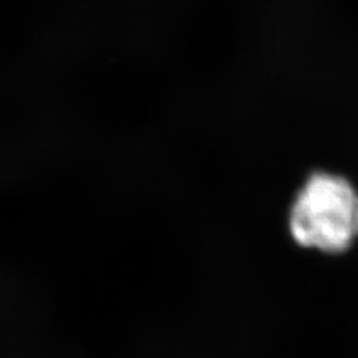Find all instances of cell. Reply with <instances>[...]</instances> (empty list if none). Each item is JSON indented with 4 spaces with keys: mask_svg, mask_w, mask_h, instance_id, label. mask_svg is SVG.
Listing matches in <instances>:
<instances>
[{
    "mask_svg": "<svg viewBox=\"0 0 358 358\" xmlns=\"http://www.w3.org/2000/svg\"><path fill=\"white\" fill-rule=\"evenodd\" d=\"M288 233L305 250L342 254L358 239V193L348 179L313 172L296 192L288 208Z\"/></svg>",
    "mask_w": 358,
    "mask_h": 358,
    "instance_id": "1",
    "label": "cell"
}]
</instances>
